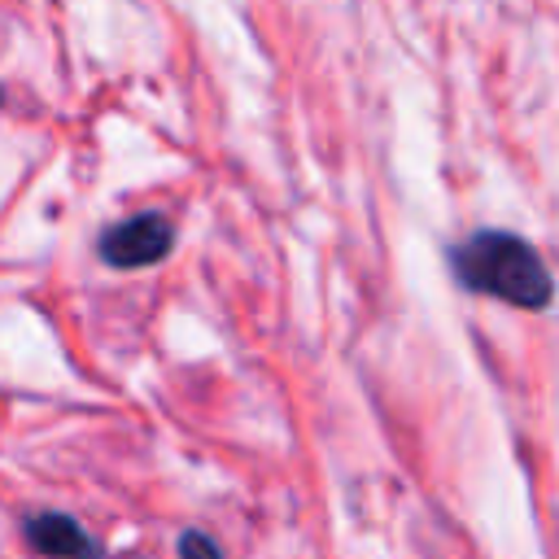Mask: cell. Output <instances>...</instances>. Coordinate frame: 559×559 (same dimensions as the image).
<instances>
[{
  "label": "cell",
  "mask_w": 559,
  "mask_h": 559,
  "mask_svg": "<svg viewBox=\"0 0 559 559\" xmlns=\"http://www.w3.org/2000/svg\"><path fill=\"white\" fill-rule=\"evenodd\" d=\"M450 271L467 293H485L520 310H546L555 297L542 253L515 231H472L450 249Z\"/></svg>",
  "instance_id": "obj_1"
},
{
  "label": "cell",
  "mask_w": 559,
  "mask_h": 559,
  "mask_svg": "<svg viewBox=\"0 0 559 559\" xmlns=\"http://www.w3.org/2000/svg\"><path fill=\"white\" fill-rule=\"evenodd\" d=\"M175 249V223L157 210H144V214H131L114 227L100 231L96 240V253L118 266V271H131V266H153L162 262L166 253Z\"/></svg>",
  "instance_id": "obj_2"
},
{
  "label": "cell",
  "mask_w": 559,
  "mask_h": 559,
  "mask_svg": "<svg viewBox=\"0 0 559 559\" xmlns=\"http://www.w3.org/2000/svg\"><path fill=\"white\" fill-rule=\"evenodd\" d=\"M26 542L48 559H105V546L74 515H61V511L31 515L26 520Z\"/></svg>",
  "instance_id": "obj_3"
},
{
  "label": "cell",
  "mask_w": 559,
  "mask_h": 559,
  "mask_svg": "<svg viewBox=\"0 0 559 559\" xmlns=\"http://www.w3.org/2000/svg\"><path fill=\"white\" fill-rule=\"evenodd\" d=\"M179 559H223V550H218V542H214L210 533L183 528V533H179Z\"/></svg>",
  "instance_id": "obj_4"
},
{
  "label": "cell",
  "mask_w": 559,
  "mask_h": 559,
  "mask_svg": "<svg viewBox=\"0 0 559 559\" xmlns=\"http://www.w3.org/2000/svg\"><path fill=\"white\" fill-rule=\"evenodd\" d=\"M0 100H4V92H0Z\"/></svg>",
  "instance_id": "obj_5"
}]
</instances>
